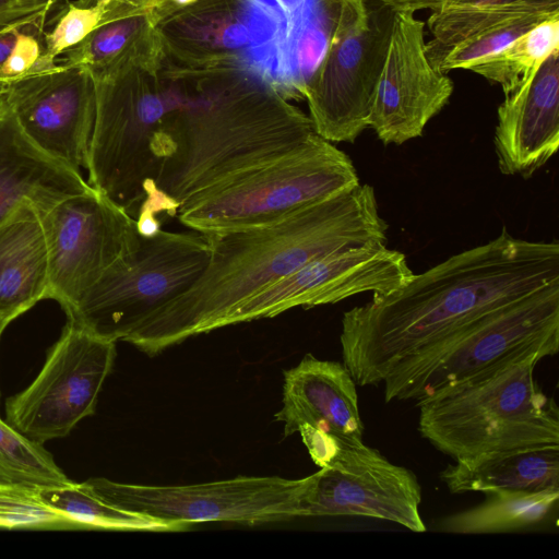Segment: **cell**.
<instances>
[{"label": "cell", "instance_id": "cell-1", "mask_svg": "<svg viewBox=\"0 0 559 559\" xmlns=\"http://www.w3.org/2000/svg\"><path fill=\"white\" fill-rule=\"evenodd\" d=\"M559 282V243L492 240L415 274L346 311L343 365L360 386L379 385L402 359L448 341L484 316Z\"/></svg>", "mask_w": 559, "mask_h": 559}, {"label": "cell", "instance_id": "cell-2", "mask_svg": "<svg viewBox=\"0 0 559 559\" xmlns=\"http://www.w3.org/2000/svg\"><path fill=\"white\" fill-rule=\"evenodd\" d=\"M374 189L358 185L270 224L207 233V264L185 294L124 338L147 355L219 329L236 306L322 255L386 243Z\"/></svg>", "mask_w": 559, "mask_h": 559}, {"label": "cell", "instance_id": "cell-3", "mask_svg": "<svg viewBox=\"0 0 559 559\" xmlns=\"http://www.w3.org/2000/svg\"><path fill=\"white\" fill-rule=\"evenodd\" d=\"M177 103L158 135L156 188L180 209L212 187L305 144L316 130L257 68L189 69L166 59Z\"/></svg>", "mask_w": 559, "mask_h": 559}, {"label": "cell", "instance_id": "cell-4", "mask_svg": "<svg viewBox=\"0 0 559 559\" xmlns=\"http://www.w3.org/2000/svg\"><path fill=\"white\" fill-rule=\"evenodd\" d=\"M537 364H513L416 402L420 435L454 461L559 445L558 406L535 380Z\"/></svg>", "mask_w": 559, "mask_h": 559}, {"label": "cell", "instance_id": "cell-5", "mask_svg": "<svg viewBox=\"0 0 559 559\" xmlns=\"http://www.w3.org/2000/svg\"><path fill=\"white\" fill-rule=\"evenodd\" d=\"M559 349V282L478 319L448 341L397 362L383 379L385 402H418L448 386Z\"/></svg>", "mask_w": 559, "mask_h": 559}, {"label": "cell", "instance_id": "cell-6", "mask_svg": "<svg viewBox=\"0 0 559 559\" xmlns=\"http://www.w3.org/2000/svg\"><path fill=\"white\" fill-rule=\"evenodd\" d=\"M94 81L88 185L135 218L144 186L159 170L158 135L176 94L162 66L129 67Z\"/></svg>", "mask_w": 559, "mask_h": 559}, {"label": "cell", "instance_id": "cell-7", "mask_svg": "<svg viewBox=\"0 0 559 559\" xmlns=\"http://www.w3.org/2000/svg\"><path fill=\"white\" fill-rule=\"evenodd\" d=\"M359 183L349 156L316 133L290 153L194 197L177 217L182 225L202 234L259 226Z\"/></svg>", "mask_w": 559, "mask_h": 559}, {"label": "cell", "instance_id": "cell-8", "mask_svg": "<svg viewBox=\"0 0 559 559\" xmlns=\"http://www.w3.org/2000/svg\"><path fill=\"white\" fill-rule=\"evenodd\" d=\"M210 258L202 233L160 229L111 263L76 302L68 323L103 340L124 341L143 321L197 282Z\"/></svg>", "mask_w": 559, "mask_h": 559}, {"label": "cell", "instance_id": "cell-9", "mask_svg": "<svg viewBox=\"0 0 559 559\" xmlns=\"http://www.w3.org/2000/svg\"><path fill=\"white\" fill-rule=\"evenodd\" d=\"M325 52L305 92L317 134L353 143L368 128L395 12L373 0H331Z\"/></svg>", "mask_w": 559, "mask_h": 559}, {"label": "cell", "instance_id": "cell-10", "mask_svg": "<svg viewBox=\"0 0 559 559\" xmlns=\"http://www.w3.org/2000/svg\"><path fill=\"white\" fill-rule=\"evenodd\" d=\"M85 483L112 506L189 528L205 522L260 525L305 516L310 475L299 479L238 476L177 486L124 484L102 477Z\"/></svg>", "mask_w": 559, "mask_h": 559}, {"label": "cell", "instance_id": "cell-11", "mask_svg": "<svg viewBox=\"0 0 559 559\" xmlns=\"http://www.w3.org/2000/svg\"><path fill=\"white\" fill-rule=\"evenodd\" d=\"M115 357L116 342L67 322L37 377L7 400V423L41 444L68 436L79 421L95 413Z\"/></svg>", "mask_w": 559, "mask_h": 559}, {"label": "cell", "instance_id": "cell-12", "mask_svg": "<svg viewBox=\"0 0 559 559\" xmlns=\"http://www.w3.org/2000/svg\"><path fill=\"white\" fill-rule=\"evenodd\" d=\"M48 254V295L73 306L139 240L135 218L94 188L40 214Z\"/></svg>", "mask_w": 559, "mask_h": 559}, {"label": "cell", "instance_id": "cell-13", "mask_svg": "<svg viewBox=\"0 0 559 559\" xmlns=\"http://www.w3.org/2000/svg\"><path fill=\"white\" fill-rule=\"evenodd\" d=\"M414 275L405 254L385 243L342 249L309 261L242 301L222 319L219 328L273 318L296 307L335 304L367 292L388 294Z\"/></svg>", "mask_w": 559, "mask_h": 559}, {"label": "cell", "instance_id": "cell-14", "mask_svg": "<svg viewBox=\"0 0 559 559\" xmlns=\"http://www.w3.org/2000/svg\"><path fill=\"white\" fill-rule=\"evenodd\" d=\"M283 12L266 0H200L156 25L165 57L189 69L264 72Z\"/></svg>", "mask_w": 559, "mask_h": 559}, {"label": "cell", "instance_id": "cell-15", "mask_svg": "<svg viewBox=\"0 0 559 559\" xmlns=\"http://www.w3.org/2000/svg\"><path fill=\"white\" fill-rule=\"evenodd\" d=\"M29 141L55 160L87 168L96 118V88L84 66L44 56L24 76L2 86Z\"/></svg>", "mask_w": 559, "mask_h": 559}, {"label": "cell", "instance_id": "cell-16", "mask_svg": "<svg viewBox=\"0 0 559 559\" xmlns=\"http://www.w3.org/2000/svg\"><path fill=\"white\" fill-rule=\"evenodd\" d=\"M420 503L421 488L412 471L364 443L343 444L310 475L305 516H364L421 533Z\"/></svg>", "mask_w": 559, "mask_h": 559}, {"label": "cell", "instance_id": "cell-17", "mask_svg": "<svg viewBox=\"0 0 559 559\" xmlns=\"http://www.w3.org/2000/svg\"><path fill=\"white\" fill-rule=\"evenodd\" d=\"M425 23L413 12H395L388 55L368 127L385 145L420 136L448 104L453 83L426 55Z\"/></svg>", "mask_w": 559, "mask_h": 559}, {"label": "cell", "instance_id": "cell-18", "mask_svg": "<svg viewBox=\"0 0 559 559\" xmlns=\"http://www.w3.org/2000/svg\"><path fill=\"white\" fill-rule=\"evenodd\" d=\"M275 420L284 435L299 433L311 460L323 467L342 444L362 443L356 382L344 365L307 354L284 372Z\"/></svg>", "mask_w": 559, "mask_h": 559}, {"label": "cell", "instance_id": "cell-19", "mask_svg": "<svg viewBox=\"0 0 559 559\" xmlns=\"http://www.w3.org/2000/svg\"><path fill=\"white\" fill-rule=\"evenodd\" d=\"M493 144L499 170L530 178L559 145V49L498 107Z\"/></svg>", "mask_w": 559, "mask_h": 559}, {"label": "cell", "instance_id": "cell-20", "mask_svg": "<svg viewBox=\"0 0 559 559\" xmlns=\"http://www.w3.org/2000/svg\"><path fill=\"white\" fill-rule=\"evenodd\" d=\"M81 173L36 147L21 129L0 88V224L27 203L45 213L63 199L91 190Z\"/></svg>", "mask_w": 559, "mask_h": 559}, {"label": "cell", "instance_id": "cell-21", "mask_svg": "<svg viewBox=\"0 0 559 559\" xmlns=\"http://www.w3.org/2000/svg\"><path fill=\"white\" fill-rule=\"evenodd\" d=\"M48 295L39 211L23 204L0 224V319L11 322Z\"/></svg>", "mask_w": 559, "mask_h": 559}, {"label": "cell", "instance_id": "cell-22", "mask_svg": "<svg viewBox=\"0 0 559 559\" xmlns=\"http://www.w3.org/2000/svg\"><path fill=\"white\" fill-rule=\"evenodd\" d=\"M331 24V0H305L290 13L283 12L264 73L284 98H305L325 52Z\"/></svg>", "mask_w": 559, "mask_h": 559}, {"label": "cell", "instance_id": "cell-23", "mask_svg": "<svg viewBox=\"0 0 559 559\" xmlns=\"http://www.w3.org/2000/svg\"><path fill=\"white\" fill-rule=\"evenodd\" d=\"M454 462L440 474L453 493L559 490V445L491 452Z\"/></svg>", "mask_w": 559, "mask_h": 559}, {"label": "cell", "instance_id": "cell-24", "mask_svg": "<svg viewBox=\"0 0 559 559\" xmlns=\"http://www.w3.org/2000/svg\"><path fill=\"white\" fill-rule=\"evenodd\" d=\"M164 60L163 45L148 13L105 23L57 59L84 66L94 76L129 67L157 68Z\"/></svg>", "mask_w": 559, "mask_h": 559}, {"label": "cell", "instance_id": "cell-25", "mask_svg": "<svg viewBox=\"0 0 559 559\" xmlns=\"http://www.w3.org/2000/svg\"><path fill=\"white\" fill-rule=\"evenodd\" d=\"M480 504L452 514L438 530L459 534L507 533L533 528L556 510L559 490H499L486 493Z\"/></svg>", "mask_w": 559, "mask_h": 559}, {"label": "cell", "instance_id": "cell-26", "mask_svg": "<svg viewBox=\"0 0 559 559\" xmlns=\"http://www.w3.org/2000/svg\"><path fill=\"white\" fill-rule=\"evenodd\" d=\"M559 13V0H499L483 5L441 8L427 24L432 35L426 55L438 70L443 58L459 44L511 19L531 13Z\"/></svg>", "mask_w": 559, "mask_h": 559}, {"label": "cell", "instance_id": "cell-27", "mask_svg": "<svg viewBox=\"0 0 559 559\" xmlns=\"http://www.w3.org/2000/svg\"><path fill=\"white\" fill-rule=\"evenodd\" d=\"M40 499L78 528L174 533L187 527L112 506L85 481L38 488Z\"/></svg>", "mask_w": 559, "mask_h": 559}, {"label": "cell", "instance_id": "cell-28", "mask_svg": "<svg viewBox=\"0 0 559 559\" xmlns=\"http://www.w3.org/2000/svg\"><path fill=\"white\" fill-rule=\"evenodd\" d=\"M558 49L559 15H556L538 23L497 52L473 62L466 70L500 84L506 95L536 72Z\"/></svg>", "mask_w": 559, "mask_h": 559}, {"label": "cell", "instance_id": "cell-29", "mask_svg": "<svg viewBox=\"0 0 559 559\" xmlns=\"http://www.w3.org/2000/svg\"><path fill=\"white\" fill-rule=\"evenodd\" d=\"M150 13L147 10L118 0H76L60 10L52 28L43 34L44 58L57 61L92 32L110 21Z\"/></svg>", "mask_w": 559, "mask_h": 559}, {"label": "cell", "instance_id": "cell-30", "mask_svg": "<svg viewBox=\"0 0 559 559\" xmlns=\"http://www.w3.org/2000/svg\"><path fill=\"white\" fill-rule=\"evenodd\" d=\"M0 481L44 488L71 480L41 443L0 418Z\"/></svg>", "mask_w": 559, "mask_h": 559}, {"label": "cell", "instance_id": "cell-31", "mask_svg": "<svg viewBox=\"0 0 559 559\" xmlns=\"http://www.w3.org/2000/svg\"><path fill=\"white\" fill-rule=\"evenodd\" d=\"M0 527L76 530L40 499L37 487L3 481H0Z\"/></svg>", "mask_w": 559, "mask_h": 559}, {"label": "cell", "instance_id": "cell-32", "mask_svg": "<svg viewBox=\"0 0 559 559\" xmlns=\"http://www.w3.org/2000/svg\"><path fill=\"white\" fill-rule=\"evenodd\" d=\"M559 13H531L511 19L455 46L440 62L438 70L447 73L454 69H465L473 62L502 49L520 35L538 23Z\"/></svg>", "mask_w": 559, "mask_h": 559}, {"label": "cell", "instance_id": "cell-33", "mask_svg": "<svg viewBox=\"0 0 559 559\" xmlns=\"http://www.w3.org/2000/svg\"><path fill=\"white\" fill-rule=\"evenodd\" d=\"M43 27L19 31L16 40L0 68V88L31 72L44 55Z\"/></svg>", "mask_w": 559, "mask_h": 559}, {"label": "cell", "instance_id": "cell-34", "mask_svg": "<svg viewBox=\"0 0 559 559\" xmlns=\"http://www.w3.org/2000/svg\"><path fill=\"white\" fill-rule=\"evenodd\" d=\"M61 0H0V34L45 24L47 15Z\"/></svg>", "mask_w": 559, "mask_h": 559}, {"label": "cell", "instance_id": "cell-35", "mask_svg": "<svg viewBox=\"0 0 559 559\" xmlns=\"http://www.w3.org/2000/svg\"><path fill=\"white\" fill-rule=\"evenodd\" d=\"M389 7L394 12L408 11L415 13L418 10L429 9L436 11L443 7L447 0H373Z\"/></svg>", "mask_w": 559, "mask_h": 559}, {"label": "cell", "instance_id": "cell-36", "mask_svg": "<svg viewBox=\"0 0 559 559\" xmlns=\"http://www.w3.org/2000/svg\"><path fill=\"white\" fill-rule=\"evenodd\" d=\"M198 1L200 0H163V2L148 14L154 24L157 25L165 17L179 10L188 8Z\"/></svg>", "mask_w": 559, "mask_h": 559}, {"label": "cell", "instance_id": "cell-37", "mask_svg": "<svg viewBox=\"0 0 559 559\" xmlns=\"http://www.w3.org/2000/svg\"><path fill=\"white\" fill-rule=\"evenodd\" d=\"M20 29H12L0 34V68L9 56Z\"/></svg>", "mask_w": 559, "mask_h": 559}, {"label": "cell", "instance_id": "cell-38", "mask_svg": "<svg viewBox=\"0 0 559 559\" xmlns=\"http://www.w3.org/2000/svg\"><path fill=\"white\" fill-rule=\"evenodd\" d=\"M499 0H447L442 8H464L488 4ZM441 9V8H440Z\"/></svg>", "mask_w": 559, "mask_h": 559}, {"label": "cell", "instance_id": "cell-39", "mask_svg": "<svg viewBox=\"0 0 559 559\" xmlns=\"http://www.w3.org/2000/svg\"><path fill=\"white\" fill-rule=\"evenodd\" d=\"M131 5L147 10L150 13L156 9L163 0H118Z\"/></svg>", "mask_w": 559, "mask_h": 559}, {"label": "cell", "instance_id": "cell-40", "mask_svg": "<svg viewBox=\"0 0 559 559\" xmlns=\"http://www.w3.org/2000/svg\"><path fill=\"white\" fill-rule=\"evenodd\" d=\"M274 5L284 13H290L305 0H272Z\"/></svg>", "mask_w": 559, "mask_h": 559}, {"label": "cell", "instance_id": "cell-41", "mask_svg": "<svg viewBox=\"0 0 559 559\" xmlns=\"http://www.w3.org/2000/svg\"><path fill=\"white\" fill-rule=\"evenodd\" d=\"M10 322L3 320V319H0V337L2 335V332L4 331V329L7 328V325L9 324Z\"/></svg>", "mask_w": 559, "mask_h": 559}]
</instances>
